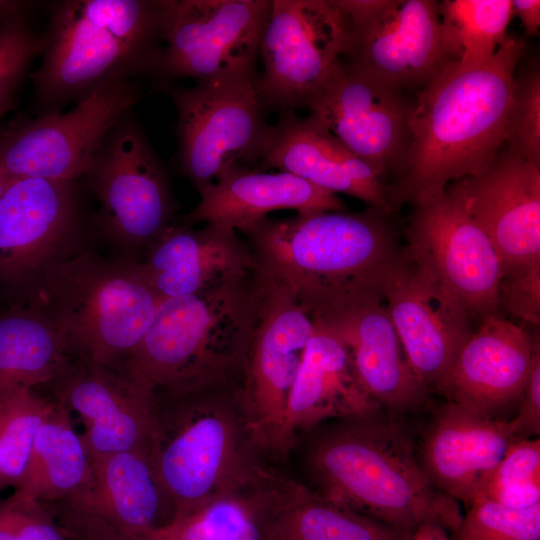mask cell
<instances>
[{"label": "cell", "instance_id": "cell-1", "mask_svg": "<svg viewBox=\"0 0 540 540\" xmlns=\"http://www.w3.org/2000/svg\"><path fill=\"white\" fill-rule=\"evenodd\" d=\"M524 39L507 36L486 62L451 63L416 92L411 145L388 186L393 208L487 170L505 144L515 74Z\"/></svg>", "mask_w": 540, "mask_h": 540}, {"label": "cell", "instance_id": "cell-2", "mask_svg": "<svg viewBox=\"0 0 540 540\" xmlns=\"http://www.w3.org/2000/svg\"><path fill=\"white\" fill-rule=\"evenodd\" d=\"M385 213L316 211L243 229L256 272L284 286L314 320L372 292L400 251Z\"/></svg>", "mask_w": 540, "mask_h": 540}, {"label": "cell", "instance_id": "cell-3", "mask_svg": "<svg viewBox=\"0 0 540 540\" xmlns=\"http://www.w3.org/2000/svg\"><path fill=\"white\" fill-rule=\"evenodd\" d=\"M322 433L308 454L315 491L390 527L425 524L451 534L463 514L423 471L407 432L382 411L344 420Z\"/></svg>", "mask_w": 540, "mask_h": 540}, {"label": "cell", "instance_id": "cell-4", "mask_svg": "<svg viewBox=\"0 0 540 540\" xmlns=\"http://www.w3.org/2000/svg\"><path fill=\"white\" fill-rule=\"evenodd\" d=\"M257 272L198 293L162 299L119 369L151 393L229 388L243 379L261 297Z\"/></svg>", "mask_w": 540, "mask_h": 540}, {"label": "cell", "instance_id": "cell-5", "mask_svg": "<svg viewBox=\"0 0 540 540\" xmlns=\"http://www.w3.org/2000/svg\"><path fill=\"white\" fill-rule=\"evenodd\" d=\"M161 43L159 0L60 1L32 74L36 97L57 107L103 84L153 74Z\"/></svg>", "mask_w": 540, "mask_h": 540}, {"label": "cell", "instance_id": "cell-6", "mask_svg": "<svg viewBox=\"0 0 540 540\" xmlns=\"http://www.w3.org/2000/svg\"><path fill=\"white\" fill-rule=\"evenodd\" d=\"M31 297L49 313L75 357L113 368L135 351L162 300L134 260L82 250L50 269Z\"/></svg>", "mask_w": 540, "mask_h": 540}, {"label": "cell", "instance_id": "cell-7", "mask_svg": "<svg viewBox=\"0 0 540 540\" xmlns=\"http://www.w3.org/2000/svg\"><path fill=\"white\" fill-rule=\"evenodd\" d=\"M238 390L156 392L149 457L175 515L252 479ZM174 515V516H175Z\"/></svg>", "mask_w": 540, "mask_h": 540}, {"label": "cell", "instance_id": "cell-8", "mask_svg": "<svg viewBox=\"0 0 540 540\" xmlns=\"http://www.w3.org/2000/svg\"><path fill=\"white\" fill-rule=\"evenodd\" d=\"M258 77L167 88L178 116V164L197 190L235 165L261 159L272 125L265 118Z\"/></svg>", "mask_w": 540, "mask_h": 540}, {"label": "cell", "instance_id": "cell-9", "mask_svg": "<svg viewBox=\"0 0 540 540\" xmlns=\"http://www.w3.org/2000/svg\"><path fill=\"white\" fill-rule=\"evenodd\" d=\"M339 2L350 25L343 60L386 86L417 92L460 58L443 27L439 1Z\"/></svg>", "mask_w": 540, "mask_h": 540}, {"label": "cell", "instance_id": "cell-10", "mask_svg": "<svg viewBox=\"0 0 540 540\" xmlns=\"http://www.w3.org/2000/svg\"><path fill=\"white\" fill-rule=\"evenodd\" d=\"M259 278L260 303L238 401L250 443L285 453L294 442L288 402L314 323L288 289Z\"/></svg>", "mask_w": 540, "mask_h": 540}, {"label": "cell", "instance_id": "cell-11", "mask_svg": "<svg viewBox=\"0 0 540 540\" xmlns=\"http://www.w3.org/2000/svg\"><path fill=\"white\" fill-rule=\"evenodd\" d=\"M271 0H159L161 48L152 75L212 82L256 74Z\"/></svg>", "mask_w": 540, "mask_h": 540}, {"label": "cell", "instance_id": "cell-12", "mask_svg": "<svg viewBox=\"0 0 540 540\" xmlns=\"http://www.w3.org/2000/svg\"><path fill=\"white\" fill-rule=\"evenodd\" d=\"M349 33L339 0H271L259 45L266 109L305 107L341 63Z\"/></svg>", "mask_w": 540, "mask_h": 540}, {"label": "cell", "instance_id": "cell-13", "mask_svg": "<svg viewBox=\"0 0 540 540\" xmlns=\"http://www.w3.org/2000/svg\"><path fill=\"white\" fill-rule=\"evenodd\" d=\"M132 79L103 84L66 112L50 111L0 137V169L13 179L87 176L111 131L140 100Z\"/></svg>", "mask_w": 540, "mask_h": 540}, {"label": "cell", "instance_id": "cell-14", "mask_svg": "<svg viewBox=\"0 0 540 540\" xmlns=\"http://www.w3.org/2000/svg\"><path fill=\"white\" fill-rule=\"evenodd\" d=\"M76 181L15 179L0 197V291L31 297L47 272L79 249Z\"/></svg>", "mask_w": 540, "mask_h": 540}, {"label": "cell", "instance_id": "cell-15", "mask_svg": "<svg viewBox=\"0 0 540 540\" xmlns=\"http://www.w3.org/2000/svg\"><path fill=\"white\" fill-rule=\"evenodd\" d=\"M380 291L409 367L428 391H437L472 334L468 311L408 247L384 270Z\"/></svg>", "mask_w": 540, "mask_h": 540}, {"label": "cell", "instance_id": "cell-16", "mask_svg": "<svg viewBox=\"0 0 540 540\" xmlns=\"http://www.w3.org/2000/svg\"><path fill=\"white\" fill-rule=\"evenodd\" d=\"M413 204L407 247L435 269L470 317L498 314L502 261L468 212L456 181Z\"/></svg>", "mask_w": 540, "mask_h": 540}, {"label": "cell", "instance_id": "cell-17", "mask_svg": "<svg viewBox=\"0 0 540 540\" xmlns=\"http://www.w3.org/2000/svg\"><path fill=\"white\" fill-rule=\"evenodd\" d=\"M87 177L100 202L103 229L126 248L145 251L172 224L165 169L130 120L111 131Z\"/></svg>", "mask_w": 540, "mask_h": 540}, {"label": "cell", "instance_id": "cell-18", "mask_svg": "<svg viewBox=\"0 0 540 540\" xmlns=\"http://www.w3.org/2000/svg\"><path fill=\"white\" fill-rule=\"evenodd\" d=\"M414 103L343 59L305 107L308 116L381 177L398 174L411 145Z\"/></svg>", "mask_w": 540, "mask_h": 540}, {"label": "cell", "instance_id": "cell-19", "mask_svg": "<svg viewBox=\"0 0 540 540\" xmlns=\"http://www.w3.org/2000/svg\"><path fill=\"white\" fill-rule=\"evenodd\" d=\"M48 387L54 401L81 418L89 456L150 453L156 430L155 395L118 368L73 357Z\"/></svg>", "mask_w": 540, "mask_h": 540}, {"label": "cell", "instance_id": "cell-20", "mask_svg": "<svg viewBox=\"0 0 540 540\" xmlns=\"http://www.w3.org/2000/svg\"><path fill=\"white\" fill-rule=\"evenodd\" d=\"M508 269L540 260V165L502 148L485 172L456 181Z\"/></svg>", "mask_w": 540, "mask_h": 540}, {"label": "cell", "instance_id": "cell-21", "mask_svg": "<svg viewBox=\"0 0 540 540\" xmlns=\"http://www.w3.org/2000/svg\"><path fill=\"white\" fill-rule=\"evenodd\" d=\"M516 441L509 421L448 401L429 426L418 460L438 490L468 508Z\"/></svg>", "mask_w": 540, "mask_h": 540}, {"label": "cell", "instance_id": "cell-22", "mask_svg": "<svg viewBox=\"0 0 540 540\" xmlns=\"http://www.w3.org/2000/svg\"><path fill=\"white\" fill-rule=\"evenodd\" d=\"M144 280L162 298L201 292L256 272L251 250L232 228L169 225L135 261Z\"/></svg>", "mask_w": 540, "mask_h": 540}, {"label": "cell", "instance_id": "cell-23", "mask_svg": "<svg viewBox=\"0 0 540 540\" xmlns=\"http://www.w3.org/2000/svg\"><path fill=\"white\" fill-rule=\"evenodd\" d=\"M296 175L333 192L356 197L369 208L390 214L388 186L370 165L353 155L309 116L281 112L272 125L257 169Z\"/></svg>", "mask_w": 540, "mask_h": 540}, {"label": "cell", "instance_id": "cell-24", "mask_svg": "<svg viewBox=\"0 0 540 540\" xmlns=\"http://www.w3.org/2000/svg\"><path fill=\"white\" fill-rule=\"evenodd\" d=\"M539 341L499 314L487 316L465 342L437 391L490 416L518 399ZM495 417V416H494Z\"/></svg>", "mask_w": 540, "mask_h": 540}, {"label": "cell", "instance_id": "cell-25", "mask_svg": "<svg viewBox=\"0 0 540 540\" xmlns=\"http://www.w3.org/2000/svg\"><path fill=\"white\" fill-rule=\"evenodd\" d=\"M349 346L358 377L382 410L404 413L424 403L428 389L400 350L381 292H372L324 319Z\"/></svg>", "mask_w": 540, "mask_h": 540}, {"label": "cell", "instance_id": "cell-26", "mask_svg": "<svg viewBox=\"0 0 540 540\" xmlns=\"http://www.w3.org/2000/svg\"><path fill=\"white\" fill-rule=\"evenodd\" d=\"M198 204L183 217V224H215L241 231L274 210L294 209L298 213L345 211L337 194L296 175L268 173L235 165L213 183L197 190Z\"/></svg>", "mask_w": 540, "mask_h": 540}, {"label": "cell", "instance_id": "cell-27", "mask_svg": "<svg viewBox=\"0 0 540 540\" xmlns=\"http://www.w3.org/2000/svg\"><path fill=\"white\" fill-rule=\"evenodd\" d=\"M89 457L87 483L57 505L132 535L160 528L173 519L174 507L148 454L123 451Z\"/></svg>", "mask_w": 540, "mask_h": 540}, {"label": "cell", "instance_id": "cell-28", "mask_svg": "<svg viewBox=\"0 0 540 540\" xmlns=\"http://www.w3.org/2000/svg\"><path fill=\"white\" fill-rule=\"evenodd\" d=\"M287 409L291 436L327 420L382 411L362 385L351 350L331 327L314 322Z\"/></svg>", "mask_w": 540, "mask_h": 540}, {"label": "cell", "instance_id": "cell-29", "mask_svg": "<svg viewBox=\"0 0 540 540\" xmlns=\"http://www.w3.org/2000/svg\"><path fill=\"white\" fill-rule=\"evenodd\" d=\"M265 540H408L399 530L268 473Z\"/></svg>", "mask_w": 540, "mask_h": 540}, {"label": "cell", "instance_id": "cell-30", "mask_svg": "<svg viewBox=\"0 0 540 540\" xmlns=\"http://www.w3.org/2000/svg\"><path fill=\"white\" fill-rule=\"evenodd\" d=\"M74 357L65 337L34 297L0 311V398L48 386Z\"/></svg>", "mask_w": 540, "mask_h": 540}, {"label": "cell", "instance_id": "cell-31", "mask_svg": "<svg viewBox=\"0 0 540 540\" xmlns=\"http://www.w3.org/2000/svg\"><path fill=\"white\" fill-rule=\"evenodd\" d=\"M89 475L90 457L73 428L71 412L55 402L36 433L25 472L8 498L20 503H61L79 492Z\"/></svg>", "mask_w": 540, "mask_h": 540}, {"label": "cell", "instance_id": "cell-32", "mask_svg": "<svg viewBox=\"0 0 540 540\" xmlns=\"http://www.w3.org/2000/svg\"><path fill=\"white\" fill-rule=\"evenodd\" d=\"M266 496L267 473L259 470L249 481L136 536L140 540H265Z\"/></svg>", "mask_w": 540, "mask_h": 540}, {"label": "cell", "instance_id": "cell-33", "mask_svg": "<svg viewBox=\"0 0 540 540\" xmlns=\"http://www.w3.org/2000/svg\"><path fill=\"white\" fill-rule=\"evenodd\" d=\"M441 21L464 66L488 61L506 40L511 0L439 1Z\"/></svg>", "mask_w": 540, "mask_h": 540}, {"label": "cell", "instance_id": "cell-34", "mask_svg": "<svg viewBox=\"0 0 540 540\" xmlns=\"http://www.w3.org/2000/svg\"><path fill=\"white\" fill-rule=\"evenodd\" d=\"M54 406L29 389L0 398V491L20 482L36 433Z\"/></svg>", "mask_w": 540, "mask_h": 540}, {"label": "cell", "instance_id": "cell-35", "mask_svg": "<svg viewBox=\"0 0 540 540\" xmlns=\"http://www.w3.org/2000/svg\"><path fill=\"white\" fill-rule=\"evenodd\" d=\"M478 498L520 509L540 504L539 438L514 442Z\"/></svg>", "mask_w": 540, "mask_h": 540}, {"label": "cell", "instance_id": "cell-36", "mask_svg": "<svg viewBox=\"0 0 540 540\" xmlns=\"http://www.w3.org/2000/svg\"><path fill=\"white\" fill-rule=\"evenodd\" d=\"M467 509L452 540H540V504L520 509L478 498Z\"/></svg>", "mask_w": 540, "mask_h": 540}, {"label": "cell", "instance_id": "cell-37", "mask_svg": "<svg viewBox=\"0 0 540 540\" xmlns=\"http://www.w3.org/2000/svg\"><path fill=\"white\" fill-rule=\"evenodd\" d=\"M506 148L540 165V69L538 64L516 72L509 107Z\"/></svg>", "mask_w": 540, "mask_h": 540}, {"label": "cell", "instance_id": "cell-38", "mask_svg": "<svg viewBox=\"0 0 540 540\" xmlns=\"http://www.w3.org/2000/svg\"><path fill=\"white\" fill-rule=\"evenodd\" d=\"M37 36L18 16L0 23V111L12 100L32 60L41 53Z\"/></svg>", "mask_w": 540, "mask_h": 540}, {"label": "cell", "instance_id": "cell-39", "mask_svg": "<svg viewBox=\"0 0 540 540\" xmlns=\"http://www.w3.org/2000/svg\"><path fill=\"white\" fill-rule=\"evenodd\" d=\"M0 540H67L49 505L0 501Z\"/></svg>", "mask_w": 540, "mask_h": 540}, {"label": "cell", "instance_id": "cell-40", "mask_svg": "<svg viewBox=\"0 0 540 540\" xmlns=\"http://www.w3.org/2000/svg\"><path fill=\"white\" fill-rule=\"evenodd\" d=\"M499 307L512 317L540 323V260L504 272L498 288Z\"/></svg>", "mask_w": 540, "mask_h": 540}, {"label": "cell", "instance_id": "cell-41", "mask_svg": "<svg viewBox=\"0 0 540 540\" xmlns=\"http://www.w3.org/2000/svg\"><path fill=\"white\" fill-rule=\"evenodd\" d=\"M54 505L52 510L68 540H140L99 518Z\"/></svg>", "mask_w": 540, "mask_h": 540}, {"label": "cell", "instance_id": "cell-42", "mask_svg": "<svg viewBox=\"0 0 540 540\" xmlns=\"http://www.w3.org/2000/svg\"><path fill=\"white\" fill-rule=\"evenodd\" d=\"M519 398V412L509 424L518 440L536 438L540 433V347Z\"/></svg>", "mask_w": 540, "mask_h": 540}, {"label": "cell", "instance_id": "cell-43", "mask_svg": "<svg viewBox=\"0 0 540 540\" xmlns=\"http://www.w3.org/2000/svg\"><path fill=\"white\" fill-rule=\"evenodd\" d=\"M513 15H516L525 30L526 37L538 35L540 27L539 0H511Z\"/></svg>", "mask_w": 540, "mask_h": 540}, {"label": "cell", "instance_id": "cell-44", "mask_svg": "<svg viewBox=\"0 0 540 540\" xmlns=\"http://www.w3.org/2000/svg\"><path fill=\"white\" fill-rule=\"evenodd\" d=\"M408 540H452L451 533L435 524H425L416 529Z\"/></svg>", "mask_w": 540, "mask_h": 540}, {"label": "cell", "instance_id": "cell-45", "mask_svg": "<svg viewBox=\"0 0 540 540\" xmlns=\"http://www.w3.org/2000/svg\"><path fill=\"white\" fill-rule=\"evenodd\" d=\"M18 3L10 1H0V19L4 20L10 16H13Z\"/></svg>", "mask_w": 540, "mask_h": 540}, {"label": "cell", "instance_id": "cell-46", "mask_svg": "<svg viewBox=\"0 0 540 540\" xmlns=\"http://www.w3.org/2000/svg\"><path fill=\"white\" fill-rule=\"evenodd\" d=\"M14 180L15 179H13L0 169V197Z\"/></svg>", "mask_w": 540, "mask_h": 540}]
</instances>
